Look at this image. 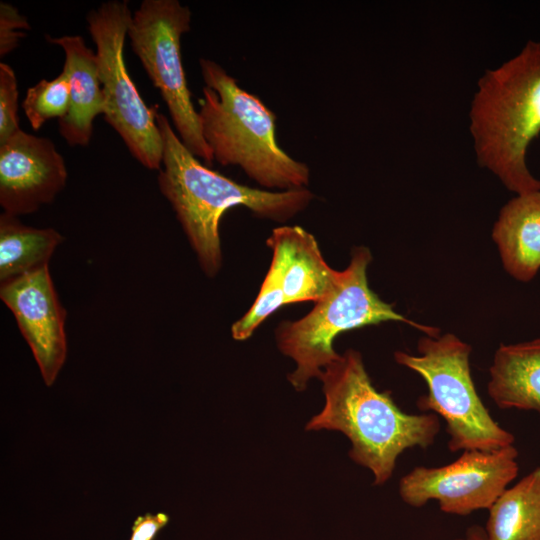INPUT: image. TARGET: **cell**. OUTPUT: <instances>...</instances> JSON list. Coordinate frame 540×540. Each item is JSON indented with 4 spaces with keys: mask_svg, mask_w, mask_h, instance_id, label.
Wrapping results in <instances>:
<instances>
[{
    "mask_svg": "<svg viewBox=\"0 0 540 540\" xmlns=\"http://www.w3.org/2000/svg\"><path fill=\"white\" fill-rule=\"evenodd\" d=\"M325 404L306 430L340 431L351 442L349 457L368 468L374 484L388 481L398 457L407 449L431 446L440 430L434 413L408 414L389 391H378L361 354L348 349L322 371Z\"/></svg>",
    "mask_w": 540,
    "mask_h": 540,
    "instance_id": "cell-1",
    "label": "cell"
},
{
    "mask_svg": "<svg viewBox=\"0 0 540 540\" xmlns=\"http://www.w3.org/2000/svg\"><path fill=\"white\" fill-rule=\"evenodd\" d=\"M156 119L163 141L159 189L173 207L208 276H214L221 267L219 223L228 209L244 206L259 217L284 222L314 198L306 187L270 191L239 184L201 164L165 115L158 113Z\"/></svg>",
    "mask_w": 540,
    "mask_h": 540,
    "instance_id": "cell-2",
    "label": "cell"
},
{
    "mask_svg": "<svg viewBox=\"0 0 540 540\" xmlns=\"http://www.w3.org/2000/svg\"><path fill=\"white\" fill-rule=\"evenodd\" d=\"M468 119L477 164L515 195L539 191L527 151L540 134V41L481 75Z\"/></svg>",
    "mask_w": 540,
    "mask_h": 540,
    "instance_id": "cell-3",
    "label": "cell"
},
{
    "mask_svg": "<svg viewBox=\"0 0 540 540\" xmlns=\"http://www.w3.org/2000/svg\"><path fill=\"white\" fill-rule=\"evenodd\" d=\"M199 65L205 87L198 117L214 160L240 167L266 189L305 188L310 169L278 145L276 115L215 61L200 58Z\"/></svg>",
    "mask_w": 540,
    "mask_h": 540,
    "instance_id": "cell-4",
    "label": "cell"
},
{
    "mask_svg": "<svg viewBox=\"0 0 540 540\" xmlns=\"http://www.w3.org/2000/svg\"><path fill=\"white\" fill-rule=\"evenodd\" d=\"M371 260L368 248L355 247L349 265L340 271L338 281L327 295L315 302L304 317L278 326L277 345L296 362V369L288 379L297 391L304 390L311 378H319L322 368L340 356L333 343L346 331L394 321L415 327L427 336H439V329L409 320L370 289L367 268Z\"/></svg>",
    "mask_w": 540,
    "mask_h": 540,
    "instance_id": "cell-5",
    "label": "cell"
},
{
    "mask_svg": "<svg viewBox=\"0 0 540 540\" xmlns=\"http://www.w3.org/2000/svg\"><path fill=\"white\" fill-rule=\"evenodd\" d=\"M418 355L397 351L396 362L420 375L428 392L417 405L443 418L452 452L491 451L514 444L512 433L502 428L483 404L472 379V348L452 333L423 336Z\"/></svg>",
    "mask_w": 540,
    "mask_h": 540,
    "instance_id": "cell-6",
    "label": "cell"
},
{
    "mask_svg": "<svg viewBox=\"0 0 540 540\" xmlns=\"http://www.w3.org/2000/svg\"><path fill=\"white\" fill-rule=\"evenodd\" d=\"M132 14L128 1L109 0L90 10L86 20L96 46L104 118L140 164L160 170L163 141L156 119L158 111L142 99L124 59V43Z\"/></svg>",
    "mask_w": 540,
    "mask_h": 540,
    "instance_id": "cell-7",
    "label": "cell"
},
{
    "mask_svg": "<svg viewBox=\"0 0 540 540\" xmlns=\"http://www.w3.org/2000/svg\"><path fill=\"white\" fill-rule=\"evenodd\" d=\"M191 11L178 0H143L132 14L127 37L133 52L159 90L183 145L207 164L214 160L204 140L188 88L181 37L189 32Z\"/></svg>",
    "mask_w": 540,
    "mask_h": 540,
    "instance_id": "cell-8",
    "label": "cell"
},
{
    "mask_svg": "<svg viewBox=\"0 0 540 540\" xmlns=\"http://www.w3.org/2000/svg\"><path fill=\"white\" fill-rule=\"evenodd\" d=\"M514 445L491 451L465 450L444 466L413 468L399 483L401 499L412 507L438 502L441 511L465 516L489 509L517 477Z\"/></svg>",
    "mask_w": 540,
    "mask_h": 540,
    "instance_id": "cell-9",
    "label": "cell"
},
{
    "mask_svg": "<svg viewBox=\"0 0 540 540\" xmlns=\"http://www.w3.org/2000/svg\"><path fill=\"white\" fill-rule=\"evenodd\" d=\"M272 249L270 268L250 309L231 328L238 341L283 305L317 302L334 287L340 271L324 260L314 236L299 226L275 228L267 239Z\"/></svg>",
    "mask_w": 540,
    "mask_h": 540,
    "instance_id": "cell-10",
    "label": "cell"
},
{
    "mask_svg": "<svg viewBox=\"0 0 540 540\" xmlns=\"http://www.w3.org/2000/svg\"><path fill=\"white\" fill-rule=\"evenodd\" d=\"M1 300L13 313L43 380L51 386L66 358V311L48 266L1 284Z\"/></svg>",
    "mask_w": 540,
    "mask_h": 540,
    "instance_id": "cell-11",
    "label": "cell"
},
{
    "mask_svg": "<svg viewBox=\"0 0 540 540\" xmlns=\"http://www.w3.org/2000/svg\"><path fill=\"white\" fill-rule=\"evenodd\" d=\"M67 168L49 138L20 129L0 144V205L19 216L37 211L65 187Z\"/></svg>",
    "mask_w": 540,
    "mask_h": 540,
    "instance_id": "cell-12",
    "label": "cell"
},
{
    "mask_svg": "<svg viewBox=\"0 0 540 540\" xmlns=\"http://www.w3.org/2000/svg\"><path fill=\"white\" fill-rule=\"evenodd\" d=\"M46 40L63 49V68L70 84L69 109L58 120L59 133L70 146H87L93 135L95 118L105 111L96 53L80 35H46Z\"/></svg>",
    "mask_w": 540,
    "mask_h": 540,
    "instance_id": "cell-13",
    "label": "cell"
},
{
    "mask_svg": "<svg viewBox=\"0 0 540 540\" xmlns=\"http://www.w3.org/2000/svg\"><path fill=\"white\" fill-rule=\"evenodd\" d=\"M505 271L529 282L540 269V190L515 195L500 210L492 229Z\"/></svg>",
    "mask_w": 540,
    "mask_h": 540,
    "instance_id": "cell-14",
    "label": "cell"
},
{
    "mask_svg": "<svg viewBox=\"0 0 540 540\" xmlns=\"http://www.w3.org/2000/svg\"><path fill=\"white\" fill-rule=\"evenodd\" d=\"M489 374L487 391L499 408L540 414V338L501 344Z\"/></svg>",
    "mask_w": 540,
    "mask_h": 540,
    "instance_id": "cell-15",
    "label": "cell"
},
{
    "mask_svg": "<svg viewBox=\"0 0 540 540\" xmlns=\"http://www.w3.org/2000/svg\"><path fill=\"white\" fill-rule=\"evenodd\" d=\"M488 510L486 540H540V467L507 487Z\"/></svg>",
    "mask_w": 540,
    "mask_h": 540,
    "instance_id": "cell-16",
    "label": "cell"
},
{
    "mask_svg": "<svg viewBox=\"0 0 540 540\" xmlns=\"http://www.w3.org/2000/svg\"><path fill=\"white\" fill-rule=\"evenodd\" d=\"M63 236L53 228H35L20 222L17 216H0L1 284L48 266L49 259Z\"/></svg>",
    "mask_w": 540,
    "mask_h": 540,
    "instance_id": "cell-17",
    "label": "cell"
},
{
    "mask_svg": "<svg viewBox=\"0 0 540 540\" xmlns=\"http://www.w3.org/2000/svg\"><path fill=\"white\" fill-rule=\"evenodd\" d=\"M69 104V77L63 68L54 79H42L28 88L21 106L32 129L36 131L50 119L63 118Z\"/></svg>",
    "mask_w": 540,
    "mask_h": 540,
    "instance_id": "cell-18",
    "label": "cell"
},
{
    "mask_svg": "<svg viewBox=\"0 0 540 540\" xmlns=\"http://www.w3.org/2000/svg\"><path fill=\"white\" fill-rule=\"evenodd\" d=\"M18 86L14 70L0 63V144L20 130Z\"/></svg>",
    "mask_w": 540,
    "mask_h": 540,
    "instance_id": "cell-19",
    "label": "cell"
},
{
    "mask_svg": "<svg viewBox=\"0 0 540 540\" xmlns=\"http://www.w3.org/2000/svg\"><path fill=\"white\" fill-rule=\"evenodd\" d=\"M31 28L27 18L7 2H0V57H4L18 47L26 36L21 30Z\"/></svg>",
    "mask_w": 540,
    "mask_h": 540,
    "instance_id": "cell-20",
    "label": "cell"
},
{
    "mask_svg": "<svg viewBox=\"0 0 540 540\" xmlns=\"http://www.w3.org/2000/svg\"><path fill=\"white\" fill-rule=\"evenodd\" d=\"M168 521L169 517L165 513H147L139 516L131 528L132 533L129 540H153Z\"/></svg>",
    "mask_w": 540,
    "mask_h": 540,
    "instance_id": "cell-21",
    "label": "cell"
},
{
    "mask_svg": "<svg viewBox=\"0 0 540 540\" xmlns=\"http://www.w3.org/2000/svg\"><path fill=\"white\" fill-rule=\"evenodd\" d=\"M466 540H486L484 530L480 527H470L467 531Z\"/></svg>",
    "mask_w": 540,
    "mask_h": 540,
    "instance_id": "cell-22",
    "label": "cell"
},
{
    "mask_svg": "<svg viewBox=\"0 0 540 540\" xmlns=\"http://www.w3.org/2000/svg\"><path fill=\"white\" fill-rule=\"evenodd\" d=\"M454 540H466L465 538H457V539H454Z\"/></svg>",
    "mask_w": 540,
    "mask_h": 540,
    "instance_id": "cell-23",
    "label": "cell"
}]
</instances>
